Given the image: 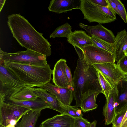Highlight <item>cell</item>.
Instances as JSON below:
<instances>
[{"instance_id":"cell-1","label":"cell","mask_w":127,"mask_h":127,"mask_svg":"<svg viewBox=\"0 0 127 127\" xmlns=\"http://www.w3.org/2000/svg\"><path fill=\"white\" fill-rule=\"evenodd\" d=\"M8 18L7 24L13 36L21 46L46 57L50 56L52 51L50 43L26 19L19 13L9 15Z\"/></svg>"},{"instance_id":"cell-2","label":"cell","mask_w":127,"mask_h":127,"mask_svg":"<svg viewBox=\"0 0 127 127\" xmlns=\"http://www.w3.org/2000/svg\"><path fill=\"white\" fill-rule=\"evenodd\" d=\"M78 56L73 78L72 87L73 98L76 101L74 107H80L82 101L94 93H102L97 70L93 65L88 64L79 48L74 47Z\"/></svg>"},{"instance_id":"cell-3","label":"cell","mask_w":127,"mask_h":127,"mask_svg":"<svg viewBox=\"0 0 127 127\" xmlns=\"http://www.w3.org/2000/svg\"><path fill=\"white\" fill-rule=\"evenodd\" d=\"M4 65L25 85L31 87H42L50 82L53 70L48 64L44 66L0 61Z\"/></svg>"},{"instance_id":"cell-4","label":"cell","mask_w":127,"mask_h":127,"mask_svg":"<svg viewBox=\"0 0 127 127\" xmlns=\"http://www.w3.org/2000/svg\"><path fill=\"white\" fill-rule=\"evenodd\" d=\"M79 9L84 15V18L89 23L99 24L108 23L116 20V14L110 6H102L91 0H80Z\"/></svg>"},{"instance_id":"cell-5","label":"cell","mask_w":127,"mask_h":127,"mask_svg":"<svg viewBox=\"0 0 127 127\" xmlns=\"http://www.w3.org/2000/svg\"><path fill=\"white\" fill-rule=\"evenodd\" d=\"M0 61L41 66L48 64L46 56L29 49L10 53L3 51L0 48Z\"/></svg>"},{"instance_id":"cell-6","label":"cell","mask_w":127,"mask_h":127,"mask_svg":"<svg viewBox=\"0 0 127 127\" xmlns=\"http://www.w3.org/2000/svg\"><path fill=\"white\" fill-rule=\"evenodd\" d=\"M28 87H30L25 85L4 65L0 64V100L9 98Z\"/></svg>"},{"instance_id":"cell-7","label":"cell","mask_w":127,"mask_h":127,"mask_svg":"<svg viewBox=\"0 0 127 127\" xmlns=\"http://www.w3.org/2000/svg\"><path fill=\"white\" fill-rule=\"evenodd\" d=\"M30 109L0 100V127H6L12 120L18 122Z\"/></svg>"},{"instance_id":"cell-8","label":"cell","mask_w":127,"mask_h":127,"mask_svg":"<svg viewBox=\"0 0 127 127\" xmlns=\"http://www.w3.org/2000/svg\"><path fill=\"white\" fill-rule=\"evenodd\" d=\"M81 49L85 61L89 64L115 63L113 53L107 51L94 45Z\"/></svg>"},{"instance_id":"cell-9","label":"cell","mask_w":127,"mask_h":127,"mask_svg":"<svg viewBox=\"0 0 127 127\" xmlns=\"http://www.w3.org/2000/svg\"><path fill=\"white\" fill-rule=\"evenodd\" d=\"M93 65L115 86L122 78L124 73L115 63H108Z\"/></svg>"},{"instance_id":"cell-10","label":"cell","mask_w":127,"mask_h":127,"mask_svg":"<svg viewBox=\"0 0 127 127\" xmlns=\"http://www.w3.org/2000/svg\"><path fill=\"white\" fill-rule=\"evenodd\" d=\"M66 62V60L63 59L56 62L53 70L52 81L58 87L72 89L66 73L65 64Z\"/></svg>"},{"instance_id":"cell-11","label":"cell","mask_w":127,"mask_h":127,"mask_svg":"<svg viewBox=\"0 0 127 127\" xmlns=\"http://www.w3.org/2000/svg\"><path fill=\"white\" fill-rule=\"evenodd\" d=\"M79 27L85 30L90 36H97L108 42L113 43L115 40V36L112 31L105 28L101 24L94 26L87 25L80 23Z\"/></svg>"},{"instance_id":"cell-12","label":"cell","mask_w":127,"mask_h":127,"mask_svg":"<svg viewBox=\"0 0 127 127\" xmlns=\"http://www.w3.org/2000/svg\"><path fill=\"white\" fill-rule=\"evenodd\" d=\"M42 88L56 96L64 105H70L73 97L72 89L59 87L50 82L44 85Z\"/></svg>"},{"instance_id":"cell-13","label":"cell","mask_w":127,"mask_h":127,"mask_svg":"<svg viewBox=\"0 0 127 127\" xmlns=\"http://www.w3.org/2000/svg\"><path fill=\"white\" fill-rule=\"evenodd\" d=\"M118 96V91L116 87L111 92L103 108V114L104 117L105 125L112 123L116 114L115 105Z\"/></svg>"},{"instance_id":"cell-14","label":"cell","mask_w":127,"mask_h":127,"mask_svg":"<svg viewBox=\"0 0 127 127\" xmlns=\"http://www.w3.org/2000/svg\"><path fill=\"white\" fill-rule=\"evenodd\" d=\"M74 118L66 114H57L41 123L40 127H73Z\"/></svg>"},{"instance_id":"cell-15","label":"cell","mask_w":127,"mask_h":127,"mask_svg":"<svg viewBox=\"0 0 127 127\" xmlns=\"http://www.w3.org/2000/svg\"><path fill=\"white\" fill-rule=\"evenodd\" d=\"M115 59L118 64L126 55L127 48V32L124 30L118 32L113 43Z\"/></svg>"},{"instance_id":"cell-16","label":"cell","mask_w":127,"mask_h":127,"mask_svg":"<svg viewBox=\"0 0 127 127\" xmlns=\"http://www.w3.org/2000/svg\"><path fill=\"white\" fill-rule=\"evenodd\" d=\"M5 102L27 108L33 111H41L46 108L51 109V106L48 103L38 97L33 100L19 101L5 99Z\"/></svg>"},{"instance_id":"cell-17","label":"cell","mask_w":127,"mask_h":127,"mask_svg":"<svg viewBox=\"0 0 127 127\" xmlns=\"http://www.w3.org/2000/svg\"><path fill=\"white\" fill-rule=\"evenodd\" d=\"M67 38L68 42L74 47H77L81 49L94 45L90 36L82 30L75 31Z\"/></svg>"},{"instance_id":"cell-18","label":"cell","mask_w":127,"mask_h":127,"mask_svg":"<svg viewBox=\"0 0 127 127\" xmlns=\"http://www.w3.org/2000/svg\"><path fill=\"white\" fill-rule=\"evenodd\" d=\"M34 93L38 97L44 100L51 106V109L64 114L61 104V103L55 95L48 92L42 87H32Z\"/></svg>"},{"instance_id":"cell-19","label":"cell","mask_w":127,"mask_h":127,"mask_svg":"<svg viewBox=\"0 0 127 127\" xmlns=\"http://www.w3.org/2000/svg\"><path fill=\"white\" fill-rule=\"evenodd\" d=\"M74 0H52L50 1L48 7L49 10L61 14L79 9V5L76 4Z\"/></svg>"},{"instance_id":"cell-20","label":"cell","mask_w":127,"mask_h":127,"mask_svg":"<svg viewBox=\"0 0 127 127\" xmlns=\"http://www.w3.org/2000/svg\"><path fill=\"white\" fill-rule=\"evenodd\" d=\"M118 96L115 105L116 114L127 106V81L122 79L116 84Z\"/></svg>"},{"instance_id":"cell-21","label":"cell","mask_w":127,"mask_h":127,"mask_svg":"<svg viewBox=\"0 0 127 127\" xmlns=\"http://www.w3.org/2000/svg\"><path fill=\"white\" fill-rule=\"evenodd\" d=\"M41 111L28 110L23 115L21 121L17 123L16 127H35Z\"/></svg>"},{"instance_id":"cell-22","label":"cell","mask_w":127,"mask_h":127,"mask_svg":"<svg viewBox=\"0 0 127 127\" xmlns=\"http://www.w3.org/2000/svg\"><path fill=\"white\" fill-rule=\"evenodd\" d=\"M32 88H24L10 97L6 99L19 101L34 100L38 97L34 93Z\"/></svg>"},{"instance_id":"cell-23","label":"cell","mask_w":127,"mask_h":127,"mask_svg":"<svg viewBox=\"0 0 127 127\" xmlns=\"http://www.w3.org/2000/svg\"><path fill=\"white\" fill-rule=\"evenodd\" d=\"M100 84L102 89V93L105 95L107 99L111 91L116 87L102 73L97 70Z\"/></svg>"},{"instance_id":"cell-24","label":"cell","mask_w":127,"mask_h":127,"mask_svg":"<svg viewBox=\"0 0 127 127\" xmlns=\"http://www.w3.org/2000/svg\"><path fill=\"white\" fill-rule=\"evenodd\" d=\"M99 93H96L92 94L85 98L82 102L80 107L84 113L96 109L98 107L96 100Z\"/></svg>"},{"instance_id":"cell-25","label":"cell","mask_w":127,"mask_h":127,"mask_svg":"<svg viewBox=\"0 0 127 127\" xmlns=\"http://www.w3.org/2000/svg\"><path fill=\"white\" fill-rule=\"evenodd\" d=\"M72 27L68 23H66L57 27L50 34L49 37L53 38L64 37L68 38L72 32Z\"/></svg>"},{"instance_id":"cell-26","label":"cell","mask_w":127,"mask_h":127,"mask_svg":"<svg viewBox=\"0 0 127 127\" xmlns=\"http://www.w3.org/2000/svg\"><path fill=\"white\" fill-rule=\"evenodd\" d=\"M90 38L94 45L107 51L113 53L114 49L113 43H110L105 41L94 35L90 36Z\"/></svg>"},{"instance_id":"cell-27","label":"cell","mask_w":127,"mask_h":127,"mask_svg":"<svg viewBox=\"0 0 127 127\" xmlns=\"http://www.w3.org/2000/svg\"><path fill=\"white\" fill-rule=\"evenodd\" d=\"M127 110L126 106L116 114L112 123V127H121V123Z\"/></svg>"},{"instance_id":"cell-28","label":"cell","mask_w":127,"mask_h":127,"mask_svg":"<svg viewBox=\"0 0 127 127\" xmlns=\"http://www.w3.org/2000/svg\"><path fill=\"white\" fill-rule=\"evenodd\" d=\"M116 4L120 16L125 23L127 22V13L124 4L120 0H113Z\"/></svg>"},{"instance_id":"cell-29","label":"cell","mask_w":127,"mask_h":127,"mask_svg":"<svg viewBox=\"0 0 127 127\" xmlns=\"http://www.w3.org/2000/svg\"><path fill=\"white\" fill-rule=\"evenodd\" d=\"M61 106L64 114L68 115L74 118H78L76 114V112L78 108L70 105L66 106L62 103Z\"/></svg>"},{"instance_id":"cell-30","label":"cell","mask_w":127,"mask_h":127,"mask_svg":"<svg viewBox=\"0 0 127 127\" xmlns=\"http://www.w3.org/2000/svg\"><path fill=\"white\" fill-rule=\"evenodd\" d=\"M91 123L83 117L74 118L73 127H89Z\"/></svg>"},{"instance_id":"cell-31","label":"cell","mask_w":127,"mask_h":127,"mask_svg":"<svg viewBox=\"0 0 127 127\" xmlns=\"http://www.w3.org/2000/svg\"><path fill=\"white\" fill-rule=\"evenodd\" d=\"M117 64L124 73H127V56H125Z\"/></svg>"},{"instance_id":"cell-32","label":"cell","mask_w":127,"mask_h":127,"mask_svg":"<svg viewBox=\"0 0 127 127\" xmlns=\"http://www.w3.org/2000/svg\"><path fill=\"white\" fill-rule=\"evenodd\" d=\"M108 5L110 7L116 14L120 16V14L117 9V5L113 0H106Z\"/></svg>"},{"instance_id":"cell-33","label":"cell","mask_w":127,"mask_h":127,"mask_svg":"<svg viewBox=\"0 0 127 127\" xmlns=\"http://www.w3.org/2000/svg\"><path fill=\"white\" fill-rule=\"evenodd\" d=\"M65 68L66 75L69 82L72 87L73 82V78L72 77L70 69L67 66L66 63L65 64Z\"/></svg>"},{"instance_id":"cell-34","label":"cell","mask_w":127,"mask_h":127,"mask_svg":"<svg viewBox=\"0 0 127 127\" xmlns=\"http://www.w3.org/2000/svg\"><path fill=\"white\" fill-rule=\"evenodd\" d=\"M93 3L100 6L106 7L108 5L106 0H91Z\"/></svg>"},{"instance_id":"cell-35","label":"cell","mask_w":127,"mask_h":127,"mask_svg":"<svg viewBox=\"0 0 127 127\" xmlns=\"http://www.w3.org/2000/svg\"><path fill=\"white\" fill-rule=\"evenodd\" d=\"M121 127H127V110L122 121Z\"/></svg>"},{"instance_id":"cell-36","label":"cell","mask_w":127,"mask_h":127,"mask_svg":"<svg viewBox=\"0 0 127 127\" xmlns=\"http://www.w3.org/2000/svg\"><path fill=\"white\" fill-rule=\"evenodd\" d=\"M81 111V109L77 108L76 112V114L78 118L82 117L83 116Z\"/></svg>"},{"instance_id":"cell-37","label":"cell","mask_w":127,"mask_h":127,"mask_svg":"<svg viewBox=\"0 0 127 127\" xmlns=\"http://www.w3.org/2000/svg\"><path fill=\"white\" fill-rule=\"evenodd\" d=\"M6 0H0V11L1 12L3 7Z\"/></svg>"},{"instance_id":"cell-38","label":"cell","mask_w":127,"mask_h":127,"mask_svg":"<svg viewBox=\"0 0 127 127\" xmlns=\"http://www.w3.org/2000/svg\"><path fill=\"white\" fill-rule=\"evenodd\" d=\"M96 123L97 121L96 120L94 121L91 123L89 127H95Z\"/></svg>"},{"instance_id":"cell-39","label":"cell","mask_w":127,"mask_h":127,"mask_svg":"<svg viewBox=\"0 0 127 127\" xmlns=\"http://www.w3.org/2000/svg\"><path fill=\"white\" fill-rule=\"evenodd\" d=\"M122 79L124 80L127 81V73H124Z\"/></svg>"},{"instance_id":"cell-40","label":"cell","mask_w":127,"mask_h":127,"mask_svg":"<svg viewBox=\"0 0 127 127\" xmlns=\"http://www.w3.org/2000/svg\"><path fill=\"white\" fill-rule=\"evenodd\" d=\"M6 127H15L14 125H12L9 124Z\"/></svg>"},{"instance_id":"cell-41","label":"cell","mask_w":127,"mask_h":127,"mask_svg":"<svg viewBox=\"0 0 127 127\" xmlns=\"http://www.w3.org/2000/svg\"><path fill=\"white\" fill-rule=\"evenodd\" d=\"M125 55L127 56V52L125 53Z\"/></svg>"},{"instance_id":"cell-42","label":"cell","mask_w":127,"mask_h":127,"mask_svg":"<svg viewBox=\"0 0 127 127\" xmlns=\"http://www.w3.org/2000/svg\"><path fill=\"white\" fill-rule=\"evenodd\" d=\"M127 49H126V53H127Z\"/></svg>"}]
</instances>
